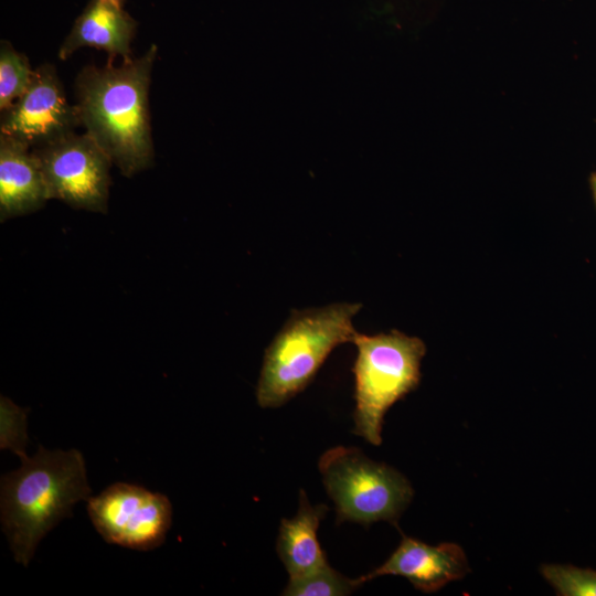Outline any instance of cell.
Returning <instances> with one entry per match:
<instances>
[{"mask_svg":"<svg viewBox=\"0 0 596 596\" xmlns=\"http://www.w3.org/2000/svg\"><path fill=\"white\" fill-rule=\"evenodd\" d=\"M157 54L151 44L140 57L86 65L75 78L81 125L128 178L153 163L149 87Z\"/></svg>","mask_w":596,"mask_h":596,"instance_id":"obj_1","label":"cell"},{"mask_svg":"<svg viewBox=\"0 0 596 596\" xmlns=\"http://www.w3.org/2000/svg\"><path fill=\"white\" fill-rule=\"evenodd\" d=\"M91 492L77 449L40 445L33 457L21 458V467L1 478V523L14 560L26 566L43 536Z\"/></svg>","mask_w":596,"mask_h":596,"instance_id":"obj_2","label":"cell"},{"mask_svg":"<svg viewBox=\"0 0 596 596\" xmlns=\"http://www.w3.org/2000/svg\"><path fill=\"white\" fill-rule=\"evenodd\" d=\"M360 302L291 309L265 350L256 398L260 407H279L302 392L338 345L358 334L352 320Z\"/></svg>","mask_w":596,"mask_h":596,"instance_id":"obj_3","label":"cell"},{"mask_svg":"<svg viewBox=\"0 0 596 596\" xmlns=\"http://www.w3.org/2000/svg\"><path fill=\"white\" fill-rule=\"evenodd\" d=\"M353 343V433L374 446L382 443V426L389 408L414 391L421 381L426 345L418 337L396 329L373 336L359 333Z\"/></svg>","mask_w":596,"mask_h":596,"instance_id":"obj_4","label":"cell"},{"mask_svg":"<svg viewBox=\"0 0 596 596\" xmlns=\"http://www.w3.org/2000/svg\"><path fill=\"white\" fill-rule=\"evenodd\" d=\"M318 468L334 502L338 523L396 524L413 498V488L401 472L373 461L355 447L328 449L320 457Z\"/></svg>","mask_w":596,"mask_h":596,"instance_id":"obj_5","label":"cell"},{"mask_svg":"<svg viewBox=\"0 0 596 596\" xmlns=\"http://www.w3.org/2000/svg\"><path fill=\"white\" fill-rule=\"evenodd\" d=\"M32 152L51 200L75 210L107 213L113 162L87 132L70 134Z\"/></svg>","mask_w":596,"mask_h":596,"instance_id":"obj_6","label":"cell"},{"mask_svg":"<svg viewBox=\"0 0 596 596\" xmlns=\"http://www.w3.org/2000/svg\"><path fill=\"white\" fill-rule=\"evenodd\" d=\"M89 519L111 544L148 551L164 542L172 522V507L161 493L117 482L87 500Z\"/></svg>","mask_w":596,"mask_h":596,"instance_id":"obj_7","label":"cell"},{"mask_svg":"<svg viewBox=\"0 0 596 596\" xmlns=\"http://www.w3.org/2000/svg\"><path fill=\"white\" fill-rule=\"evenodd\" d=\"M78 126L76 106L67 102L54 65L47 63L33 71L26 91L0 117L1 135L33 149L75 132Z\"/></svg>","mask_w":596,"mask_h":596,"instance_id":"obj_8","label":"cell"},{"mask_svg":"<svg viewBox=\"0 0 596 596\" xmlns=\"http://www.w3.org/2000/svg\"><path fill=\"white\" fill-rule=\"evenodd\" d=\"M469 572L464 550L455 543L428 545L403 535L397 549L377 568L360 577L362 584L382 575L403 576L418 590L433 593Z\"/></svg>","mask_w":596,"mask_h":596,"instance_id":"obj_9","label":"cell"},{"mask_svg":"<svg viewBox=\"0 0 596 596\" xmlns=\"http://www.w3.org/2000/svg\"><path fill=\"white\" fill-rule=\"evenodd\" d=\"M51 200L30 148L0 134V221L33 213Z\"/></svg>","mask_w":596,"mask_h":596,"instance_id":"obj_10","label":"cell"},{"mask_svg":"<svg viewBox=\"0 0 596 596\" xmlns=\"http://www.w3.org/2000/svg\"><path fill=\"white\" fill-rule=\"evenodd\" d=\"M136 29L137 21L123 8L89 0L61 44L58 58L65 61L82 47H95L106 51L109 62L115 56L130 60Z\"/></svg>","mask_w":596,"mask_h":596,"instance_id":"obj_11","label":"cell"},{"mask_svg":"<svg viewBox=\"0 0 596 596\" xmlns=\"http://www.w3.org/2000/svg\"><path fill=\"white\" fill-rule=\"evenodd\" d=\"M327 512L326 504L312 505L306 492L300 490L297 513L291 519L281 520L276 550L289 578L306 575L328 564L317 536Z\"/></svg>","mask_w":596,"mask_h":596,"instance_id":"obj_12","label":"cell"},{"mask_svg":"<svg viewBox=\"0 0 596 596\" xmlns=\"http://www.w3.org/2000/svg\"><path fill=\"white\" fill-rule=\"evenodd\" d=\"M361 585L359 578H349L326 564L306 575L289 578L281 595L286 596H345Z\"/></svg>","mask_w":596,"mask_h":596,"instance_id":"obj_13","label":"cell"},{"mask_svg":"<svg viewBox=\"0 0 596 596\" xmlns=\"http://www.w3.org/2000/svg\"><path fill=\"white\" fill-rule=\"evenodd\" d=\"M33 71L26 55L8 41L0 43V110L9 108L29 87Z\"/></svg>","mask_w":596,"mask_h":596,"instance_id":"obj_14","label":"cell"},{"mask_svg":"<svg viewBox=\"0 0 596 596\" xmlns=\"http://www.w3.org/2000/svg\"><path fill=\"white\" fill-rule=\"evenodd\" d=\"M544 578L560 596H596V571L573 565L545 564Z\"/></svg>","mask_w":596,"mask_h":596,"instance_id":"obj_15","label":"cell"},{"mask_svg":"<svg viewBox=\"0 0 596 596\" xmlns=\"http://www.w3.org/2000/svg\"><path fill=\"white\" fill-rule=\"evenodd\" d=\"M10 398H0V447L14 453L19 458L26 456V412Z\"/></svg>","mask_w":596,"mask_h":596,"instance_id":"obj_16","label":"cell"},{"mask_svg":"<svg viewBox=\"0 0 596 596\" xmlns=\"http://www.w3.org/2000/svg\"><path fill=\"white\" fill-rule=\"evenodd\" d=\"M589 187H590L594 203H595V206H596V172H593L589 175Z\"/></svg>","mask_w":596,"mask_h":596,"instance_id":"obj_17","label":"cell"},{"mask_svg":"<svg viewBox=\"0 0 596 596\" xmlns=\"http://www.w3.org/2000/svg\"><path fill=\"white\" fill-rule=\"evenodd\" d=\"M106 3H109V4H113V6H116V7H119V8H123V4L125 2V0H102Z\"/></svg>","mask_w":596,"mask_h":596,"instance_id":"obj_18","label":"cell"}]
</instances>
